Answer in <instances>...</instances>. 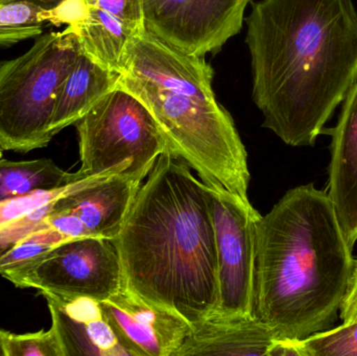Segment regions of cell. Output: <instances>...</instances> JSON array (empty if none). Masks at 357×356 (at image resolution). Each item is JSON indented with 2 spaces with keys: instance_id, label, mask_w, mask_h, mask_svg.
<instances>
[{
  "instance_id": "277c9868",
  "label": "cell",
  "mask_w": 357,
  "mask_h": 356,
  "mask_svg": "<svg viewBox=\"0 0 357 356\" xmlns=\"http://www.w3.org/2000/svg\"><path fill=\"white\" fill-rule=\"evenodd\" d=\"M212 81L205 56L184 54L146 31L130 49L117 88L144 105L169 153L204 183L249 200L247 150L230 113L216 100Z\"/></svg>"
},
{
  "instance_id": "603a6c76",
  "label": "cell",
  "mask_w": 357,
  "mask_h": 356,
  "mask_svg": "<svg viewBox=\"0 0 357 356\" xmlns=\"http://www.w3.org/2000/svg\"><path fill=\"white\" fill-rule=\"evenodd\" d=\"M48 8L26 0L0 4V26H42L47 22Z\"/></svg>"
},
{
  "instance_id": "d4e9b609",
  "label": "cell",
  "mask_w": 357,
  "mask_h": 356,
  "mask_svg": "<svg viewBox=\"0 0 357 356\" xmlns=\"http://www.w3.org/2000/svg\"><path fill=\"white\" fill-rule=\"evenodd\" d=\"M340 316L343 320V323L357 321V259H354L349 286L342 302Z\"/></svg>"
},
{
  "instance_id": "8992f818",
  "label": "cell",
  "mask_w": 357,
  "mask_h": 356,
  "mask_svg": "<svg viewBox=\"0 0 357 356\" xmlns=\"http://www.w3.org/2000/svg\"><path fill=\"white\" fill-rule=\"evenodd\" d=\"M79 173H123L144 180L169 144L152 114L125 90L105 95L77 123Z\"/></svg>"
},
{
  "instance_id": "8fae6325",
  "label": "cell",
  "mask_w": 357,
  "mask_h": 356,
  "mask_svg": "<svg viewBox=\"0 0 357 356\" xmlns=\"http://www.w3.org/2000/svg\"><path fill=\"white\" fill-rule=\"evenodd\" d=\"M85 1V17L67 29L77 37L82 54L119 75L132 46L146 31L142 0Z\"/></svg>"
},
{
  "instance_id": "ffe728a7",
  "label": "cell",
  "mask_w": 357,
  "mask_h": 356,
  "mask_svg": "<svg viewBox=\"0 0 357 356\" xmlns=\"http://www.w3.org/2000/svg\"><path fill=\"white\" fill-rule=\"evenodd\" d=\"M63 242H66V240L60 233L48 227L46 223V226L31 232L15 245L0 259V275L29 263Z\"/></svg>"
},
{
  "instance_id": "2e32d148",
  "label": "cell",
  "mask_w": 357,
  "mask_h": 356,
  "mask_svg": "<svg viewBox=\"0 0 357 356\" xmlns=\"http://www.w3.org/2000/svg\"><path fill=\"white\" fill-rule=\"evenodd\" d=\"M119 75L81 52L59 90L50 123L52 137L75 125L105 95L116 89Z\"/></svg>"
},
{
  "instance_id": "f1b7e54d",
  "label": "cell",
  "mask_w": 357,
  "mask_h": 356,
  "mask_svg": "<svg viewBox=\"0 0 357 356\" xmlns=\"http://www.w3.org/2000/svg\"><path fill=\"white\" fill-rule=\"evenodd\" d=\"M2 152H3V150H2V148H0V158H1V156H2Z\"/></svg>"
},
{
  "instance_id": "44dd1931",
  "label": "cell",
  "mask_w": 357,
  "mask_h": 356,
  "mask_svg": "<svg viewBox=\"0 0 357 356\" xmlns=\"http://www.w3.org/2000/svg\"><path fill=\"white\" fill-rule=\"evenodd\" d=\"M6 356H63L62 348L54 328L35 334L8 332Z\"/></svg>"
},
{
  "instance_id": "9a60e30c",
  "label": "cell",
  "mask_w": 357,
  "mask_h": 356,
  "mask_svg": "<svg viewBox=\"0 0 357 356\" xmlns=\"http://www.w3.org/2000/svg\"><path fill=\"white\" fill-rule=\"evenodd\" d=\"M276 338L255 316L212 315L192 325L175 356H266Z\"/></svg>"
},
{
  "instance_id": "ba28073f",
  "label": "cell",
  "mask_w": 357,
  "mask_h": 356,
  "mask_svg": "<svg viewBox=\"0 0 357 356\" xmlns=\"http://www.w3.org/2000/svg\"><path fill=\"white\" fill-rule=\"evenodd\" d=\"M207 186L218 258V307L213 315L251 317L255 295L256 224L261 215L249 200L220 186Z\"/></svg>"
},
{
  "instance_id": "6da1fadb",
  "label": "cell",
  "mask_w": 357,
  "mask_h": 356,
  "mask_svg": "<svg viewBox=\"0 0 357 356\" xmlns=\"http://www.w3.org/2000/svg\"><path fill=\"white\" fill-rule=\"evenodd\" d=\"M245 23L262 125L287 146H314L357 79L354 0H260Z\"/></svg>"
},
{
  "instance_id": "cb8c5ba5",
  "label": "cell",
  "mask_w": 357,
  "mask_h": 356,
  "mask_svg": "<svg viewBox=\"0 0 357 356\" xmlns=\"http://www.w3.org/2000/svg\"><path fill=\"white\" fill-rule=\"evenodd\" d=\"M87 13L85 0H63L56 8H48L47 22L54 25L73 24Z\"/></svg>"
},
{
  "instance_id": "d6986e66",
  "label": "cell",
  "mask_w": 357,
  "mask_h": 356,
  "mask_svg": "<svg viewBox=\"0 0 357 356\" xmlns=\"http://www.w3.org/2000/svg\"><path fill=\"white\" fill-rule=\"evenodd\" d=\"M111 175H121V173H104V175L93 176V177L85 178V179L79 180L70 185L58 188V189L48 190V192L39 190V192H33L26 196L2 201L0 202V228L25 217L39 207L54 202L56 199L61 198L77 188L88 185L92 182L98 181L102 178Z\"/></svg>"
},
{
  "instance_id": "7c38bea8",
  "label": "cell",
  "mask_w": 357,
  "mask_h": 356,
  "mask_svg": "<svg viewBox=\"0 0 357 356\" xmlns=\"http://www.w3.org/2000/svg\"><path fill=\"white\" fill-rule=\"evenodd\" d=\"M142 181L123 173L107 176L54 201V211L73 217L85 238L114 240Z\"/></svg>"
},
{
  "instance_id": "4fadbf2b",
  "label": "cell",
  "mask_w": 357,
  "mask_h": 356,
  "mask_svg": "<svg viewBox=\"0 0 357 356\" xmlns=\"http://www.w3.org/2000/svg\"><path fill=\"white\" fill-rule=\"evenodd\" d=\"M40 293L47 302L63 356H131L111 327L100 301Z\"/></svg>"
},
{
  "instance_id": "5b68a950",
  "label": "cell",
  "mask_w": 357,
  "mask_h": 356,
  "mask_svg": "<svg viewBox=\"0 0 357 356\" xmlns=\"http://www.w3.org/2000/svg\"><path fill=\"white\" fill-rule=\"evenodd\" d=\"M81 54L75 33L40 35L24 54L0 63V148L27 153L52 139L59 90Z\"/></svg>"
},
{
  "instance_id": "7a4b0ae2",
  "label": "cell",
  "mask_w": 357,
  "mask_h": 356,
  "mask_svg": "<svg viewBox=\"0 0 357 356\" xmlns=\"http://www.w3.org/2000/svg\"><path fill=\"white\" fill-rule=\"evenodd\" d=\"M112 240L123 288L191 325L218 311L209 189L182 159L169 152L159 157Z\"/></svg>"
},
{
  "instance_id": "4316f807",
  "label": "cell",
  "mask_w": 357,
  "mask_h": 356,
  "mask_svg": "<svg viewBox=\"0 0 357 356\" xmlns=\"http://www.w3.org/2000/svg\"><path fill=\"white\" fill-rule=\"evenodd\" d=\"M8 332L0 330V356H6V338Z\"/></svg>"
},
{
  "instance_id": "7402d4cb",
  "label": "cell",
  "mask_w": 357,
  "mask_h": 356,
  "mask_svg": "<svg viewBox=\"0 0 357 356\" xmlns=\"http://www.w3.org/2000/svg\"><path fill=\"white\" fill-rule=\"evenodd\" d=\"M54 201L0 228V259L31 232L46 226V217L54 210Z\"/></svg>"
},
{
  "instance_id": "5bb4252c",
  "label": "cell",
  "mask_w": 357,
  "mask_h": 356,
  "mask_svg": "<svg viewBox=\"0 0 357 356\" xmlns=\"http://www.w3.org/2000/svg\"><path fill=\"white\" fill-rule=\"evenodd\" d=\"M327 194L351 248L357 242V79L331 131Z\"/></svg>"
},
{
  "instance_id": "9c48e42d",
  "label": "cell",
  "mask_w": 357,
  "mask_h": 356,
  "mask_svg": "<svg viewBox=\"0 0 357 356\" xmlns=\"http://www.w3.org/2000/svg\"><path fill=\"white\" fill-rule=\"evenodd\" d=\"M252 0H142L146 31L191 56L222 49L243 29Z\"/></svg>"
},
{
  "instance_id": "3957f363",
  "label": "cell",
  "mask_w": 357,
  "mask_h": 356,
  "mask_svg": "<svg viewBox=\"0 0 357 356\" xmlns=\"http://www.w3.org/2000/svg\"><path fill=\"white\" fill-rule=\"evenodd\" d=\"M352 248L326 190H289L256 224L254 316L277 338L303 340L340 315Z\"/></svg>"
},
{
  "instance_id": "484cf974",
  "label": "cell",
  "mask_w": 357,
  "mask_h": 356,
  "mask_svg": "<svg viewBox=\"0 0 357 356\" xmlns=\"http://www.w3.org/2000/svg\"><path fill=\"white\" fill-rule=\"evenodd\" d=\"M42 26L2 27L0 26V45H10L22 40L42 35Z\"/></svg>"
},
{
  "instance_id": "ac0fdd59",
  "label": "cell",
  "mask_w": 357,
  "mask_h": 356,
  "mask_svg": "<svg viewBox=\"0 0 357 356\" xmlns=\"http://www.w3.org/2000/svg\"><path fill=\"white\" fill-rule=\"evenodd\" d=\"M299 356H357V321L298 340Z\"/></svg>"
},
{
  "instance_id": "e0dca14e",
  "label": "cell",
  "mask_w": 357,
  "mask_h": 356,
  "mask_svg": "<svg viewBox=\"0 0 357 356\" xmlns=\"http://www.w3.org/2000/svg\"><path fill=\"white\" fill-rule=\"evenodd\" d=\"M79 171H63L50 159L10 161L0 158V202L43 190L58 189L85 179Z\"/></svg>"
},
{
  "instance_id": "83f0119b",
  "label": "cell",
  "mask_w": 357,
  "mask_h": 356,
  "mask_svg": "<svg viewBox=\"0 0 357 356\" xmlns=\"http://www.w3.org/2000/svg\"><path fill=\"white\" fill-rule=\"evenodd\" d=\"M16 1V0H0V4L8 3V2Z\"/></svg>"
},
{
  "instance_id": "30bf717a",
  "label": "cell",
  "mask_w": 357,
  "mask_h": 356,
  "mask_svg": "<svg viewBox=\"0 0 357 356\" xmlns=\"http://www.w3.org/2000/svg\"><path fill=\"white\" fill-rule=\"evenodd\" d=\"M100 304L119 342L131 356H175L192 330L178 314L126 288Z\"/></svg>"
},
{
  "instance_id": "52a82bcc",
  "label": "cell",
  "mask_w": 357,
  "mask_h": 356,
  "mask_svg": "<svg viewBox=\"0 0 357 356\" xmlns=\"http://www.w3.org/2000/svg\"><path fill=\"white\" fill-rule=\"evenodd\" d=\"M2 276L17 288L98 301L107 300L123 288L116 246L112 240L102 238H73L61 242Z\"/></svg>"
}]
</instances>
